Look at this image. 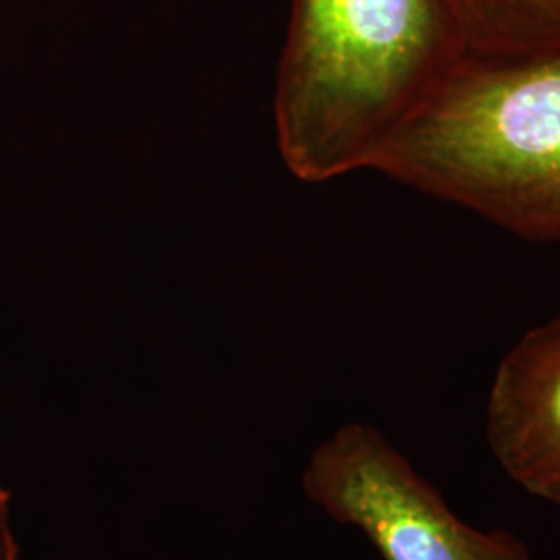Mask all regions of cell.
Returning <instances> with one entry per match:
<instances>
[{
	"mask_svg": "<svg viewBox=\"0 0 560 560\" xmlns=\"http://www.w3.org/2000/svg\"><path fill=\"white\" fill-rule=\"evenodd\" d=\"M301 488L330 520L360 529L382 560H536L517 534L457 517L372 423H345L322 441L303 467Z\"/></svg>",
	"mask_w": 560,
	"mask_h": 560,
	"instance_id": "3957f363",
	"label": "cell"
},
{
	"mask_svg": "<svg viewBox=\"0 0 560 560\" xmlns=\"http://www.w3.org/2000/svg\"><path fill=\"white\" fill-rule=\"evenodd\" d=\"M368 168L523 240L560 241V55L460 59Z\"/></svg>",
	"mask_w": 560,
	"mask_h": 560,
	"instance_id": "7a4b0ae2",
	"label": "cell"
},
{
	"mask_svg": "<svg viewBox=\"0 0 560 560\" xmlns=\"http://www.w3.org/2000/svg\"><path fill=\"white\" fill-rule=\"evenodd\" d=\"M0 560H21L20 544L11 520V492L0 481Z\"/></svg>",
	"mask_w": 560,
	"mask_h": 560,
	"instance_id": "8992f818",
	"label": "cell"
},
{
	"mask_svg": "<svg viewBox=\"0 0 560 560\" xmlns=\"http://www.w3.org/2000/svg\"><path fill=\"white\" fill-rule=\"evenodd\" d=\"M480 59L560 55V0H463Z\"/></svg>",
	"mask_w": 560,
	"mask_h": 560,
	"instance_id": "5b68a950",
	"label": "cell"
},
{
	"mask_svg": "<svg viewBox=\"0 0 560 560\" xmlns=\"http://www.w3.org/2000/svg\"><path fill=\"white\" fill-rule=\"evenodd\" d=\"M460 59L441 0H298L275 102L287 166L307 183L368 168Z\"/></svg>",
	"mask_w": 560,
	"mask_h": 560,
	"instance_id": "6da1fadb",
	"label": "cell"
},
{
	"mask_svg": "<svg viewBox=\"0 0 560 560\" xmlns=\"http://www.w3.org/2000/svg\"><path fill=\"white\" fill-rule=\"evenodd\" d=\"M486 441L511 480L560 509V314L529 328L499 363Z\"/></svg>",
	"mask_w": 560,
	"mask_h": 560,
	"instance_id": "277c9868",
	"label": "cell"
}]
</instances>
